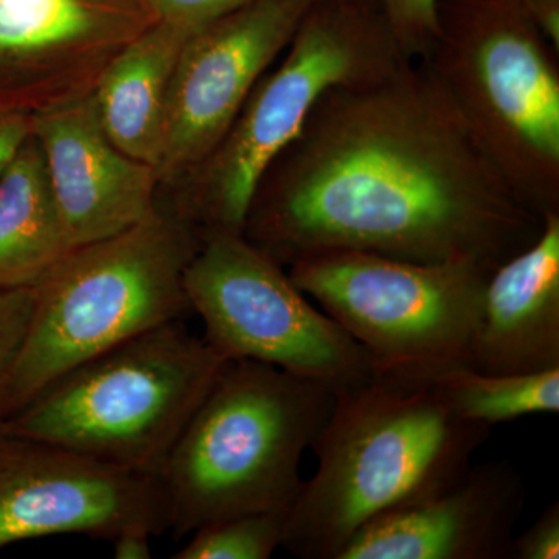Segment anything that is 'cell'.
I'll return each instance as SVG.
<instances>
[{"label":"cell","mask_w":559,"mask_h":559,"mask_svg":"<svg viewBox=\"0 0 559 559\" xmlns=\"http://www.w3.org/2000/svg\"><path fill=\"white\" fill-rule=\"evenodd\" d=\"M530 212L425 61L326 92L264 173L242 235L282 266L325 252L496 270L528 248Z\"/></svg>","instance_id":"6da1fadb"},{"label":"cell","mask_w":559,"mask_h":559,"mask_svg":"<svg viewBox=\"0 0 559 559\" xmlns=\"http://www.w3.org/2000/svg\"><path fill=\"white\" fill-rule=\"evenodd\" d=\"M489 433L429 390L373 374L340 390L311 447L318 471L301 481L282 547L301 559H337L370 521L454 485Z\"/></svg>","instance_id":"7a4b0ae2"},{"label":"cell","mask_w":559,"mask_h":559,"mask_svg":"<svg viewBox=\"0 0 559 559\" xmlns=\"http://www.w3.org/2000/svg\"><path fill=\"white\" fill-rule=\"evenodd\" d=\"M340 390L250 359H229L159 473L175 538L210 522L289 511L299 468Z\"/></svg>","instance_id":"3957f363"},{"label":"cell","mask_w":559,"mask_h":559,"mask_svg":"<svg viewBox=\"0 0 559 559\" xmlns=\"http://www.w3.org/2000/svg\"><path fill=\"white\" fill-rule=\"evenodd\" d=\"M202 229L156 204L130 229L70 250L36 289L31 330L0 378L9 417L108 349L190 314L183 275Z\"/></svg>","instance_id":"277c9868"},{"label":"cell","mask_w":559,"mask_h":559,"mask_svg":"<svg viewBox=\"0 0 559 559\" xmlns=\"http://www.w3.org/2000/svg\"><path fill=\"white\" fill-rule=\"evenodd\" d=\"M558 53L520 0H440L439 31L421 60L540 219L559 213Z\"/></svg>","instance_id":"5b68a950"},{"label":"cell","mask_w":559,"mask_h":559,"mask_svg":"<svg viewBox=\"0 0 559 559\" xmlns=\"http://www.w3.org/2000/svg\"><path fill=\"white\" fill-rule=\"evenodd\" d=\"M226 358L182 320L69 370L7 418V436L159 476Z\"/></svg>","instance_id":"8992f818"},{"label":"cell","mask_w":559,"mask_h":559,"mask_svg":"<svg viewBox=\"0 0 559 559\" xmlns=\"http://www.w3.org/2000/svg\"><path fill=\"white\" fill-rule=\"evenodd\" d=\"M407 60L371 0H316L278 60L257 81L207 160L183 183L179 210L201 229L241 231L261 178L320 98Z\"/></svg>","instance_id":"52a82bcc"},{"label":"cell","mask_w":559,"mask_h":559,"mask_svg":"<svg viewBox=\"0 0 559 559\" xmlns=\"http://www.w3.org/2000/svg\"><path fill=\"white\" fill-rule=\"evenodd\" d=\"M183 288L223 358L270 364L337 390L371 378L366 348L241 231L202 229Z\"/></svg>","instance_id":"ba28073f"},{"label":"cell","mask_w":559,"mask_h":559,"mask_svg":"<svg viewBox=\"0 0 559 559\" xmlns=\"http://www.w3.org/2000/svg\"><path fill=\"white\" fill-rule=\"evenodd\" d=\"M492 270L325 252L289 266L301 293L366 348L373 366L466 362Z\"/></svg>","instance_id":"9c48e42d"},{"label":"cell","mask_w":559,"mask_h":559,"mask_svg":"<svg viewBox=\"0 0 559 559\" xmlns=\"http://www.w3.org/2000/svg\"><path fill=\"white\" fill-rule=\"evenodd\" d=\"M170 530L159 476L117 468L47 441L0 439V550L57 535L112 540Z\"/></svg>","instance_id":"30bf717a"},{"label":"cell","mask_w":559,"mask_h":559,"mask_svg":"<svg viewBox=\"0 0 559 559\" xmlns=\"http://www.w3.org/2000/svg\"><path fill=\"white\" fill-rule=\"evenodd\" d=\"M314 2L252 0L187 39L156 167L160 186H183L207 160Z\"/></svg>","instance_id":"8fae6325"},{"label":"cell","mask_w":559,"mask_h":559,"mask_svg":"<svg viewBox=\"0 0 559 559\" xmlns=\"http://www.w3.org/2000/svg\"><path fill=\"white\" fill-rule=\"evenodd\" d=\"M156 22L151 0H0V106L32 114L91 94Z\"/></svg>","instance_id":"7c38bea8"},{"label":"cell","mask_w":559,"mask_h":559,"mask_svg":"<svg viewBox=\"0 0 559 559\" xmlns=\"http://www.w3.org/2000/svg\"><path fill=\"white\" fill-rule=\"evenodd\" d=\"M32 135L72 249L128 230L156 207V168L110 142L92 92L32 112Z\"/></svg>","instance_id":"4fadbf2b"},{"label":"cell","mask_w":559,"mask_h":559,"mask_svg":"<svg viewBox=\"0 0 559 559\" xmlns=\"http://www.w3.org/2000/svg\"><path fill=\"white\" fill-rule=\"evenodd\" d=\"M524 506L510 462L471 465L439 495L364 525L337 559H510Z\"/></svg>","instance_id":"5bb4252c"},{"label":"cell","mask_w":559,"mask_h":559,"mask_svg":"<svg viewBox=\"0 0 559 559\" xmlns=\"http://www.w3.org/2000/svg\"><path fill=\"white\" fill-rule=\"evenodd\" d=\"M465 364L492 374L559 369V213L489 274Z\"/></svg>","instance_id":"9a60e30c"},{"label":"cell","mask_w":559,"mask_h":559,"mask_svg":"<svg viewBox=\"0 0 559 559\" xmlns=\"http://www.w3.org/2000/svg\"><path fill=\"white\" fill-rule=\"evenodd\" d=\"M191 35L180 25L157 21L110 61L92 91L110 142L154 168L164 143L173 79Z\"/></svg>","instance_id":"2e32d148"},{"label":"cell","mask_w":559,"mask_h":559,"mask_svg":"<svg viewBox=\"0 0 559 559\" xmlns=\"http://www.w3.org/2000/svg\"><path fill=\"white\" fill-rule=\"evenodd\" d=\"M70 250L43 154L31 135L0 176V288H35Z\"/></svg>","instance_id":"e0dca14e"},{"label":"cell","mask_w":559,"mask_h":559,"mask_svg":"<svg viewBox=\"0 0 559 559\" xmlns=\"http://www.w3.org/2000/svg\"><path fill=\"white\" fill-rule=\"evenodd\" d=\"M371 373L389 384L429 390L460 418L489 429L528 415L559 412V369L492 374L465 362L432 360L373 366Z\"/></svg>","instance_id":"ac0fdd59"},{"label":"cell","mask_w":559,"mask_h":559,"mask_svg":"<svg viewBox=\"0 0 559 559\" xmlns=\"http://www.w3.org/2000/svg\"><path fill=\"white\" fill-rule=\"evenodd\" d=\"M288 511H259L210 522L191 533L176 559H270L285 538Z\"/></svg>","instance_id":"d6986e66"},{"label":"cell","mask_w":559,"mask_h":559,"mask_svg":"<svg viewBox=\"0 0 559 559\" xmlns=\"http://www.w3.org/2000/svg\"><path fill=\"white\" fill-rule=\"evenodd\" d=\"M401 53L411 61L428 57L439 31L440 0H371Z\"/></svg>","instance_id":"ffe728a7"},{"label":"cell","mask_w":559,"mask_h":559,"mask_svg":"<svg viewBox=\"0 0 559 559\" xmlns=\"http://www.w3.org/2000/svg\"><path fill=\"white\" fill-rule=\"evenodd\" d=\"M35 288H0V378L20 355L35 311Z\"/></svg>","instance_id":"44dd1931"},{"label":"cell","mask_w":559,"mask_h":559,"mask_svg":"<svg viewBox=\"0 0 559 559\" xmlns=\"http://www.w3.org/2000/svg\"><path fill=\"white\" fill-rule=\"evenodd\" d=\"M250 2L252 0H151V5L157 21L171 22L197 33Z\"/></svg>","instance_id":"7402d4cb"},{"label":"cell","mask_w":559,"mask_h":559,"mask_svg":"<svg viewBox=\"0 0 559 559\" xmlns=\"http://www.w3.org/2000/svg\"><path fill=\"white\" fill-rule=\"evenodd\" d=\"M559 558V502L550 503L538 520L514 535L510 559Z\"/></svg>","instance_id":"603a6c76"},{"label":"cell","mask_w":559,"mask_h":559,"mask_svg":"<svg viewBox=\"0 0 559 559\" xmlns=\"http://www.w3.org/2000/svg\"><path fill=\"white\" fill-rule=\"evenodd\" d=\"M31 135V112L0 106V176Z\"/></svg>","instance_id":"cb8c5ba5"},{"label":"cell","mask_w":559,"mask_h":559,"mask_svg":"<svg viewBox=\"0 0 559 559\" xmlns=\"http://www.w3.org/2000/svg\"><path fill=\"white\" fill-rule=\"evenodd\" d=\"M522 7L544 38L559 51V0H525Z\"/></svg>","instance_id":"d4e9b609"},{"label":"cell","mask_w":559,"mask_h":559,"mask_svg":"<svg viewBox=\"0 0 559 559\" xmlns=\"http://www.w3.org/2000/svg\"><path fill=\"white\" fill-rule=\"evenodd\" d=\"M151 533L143 530H128L120 533L110 543L114 547V557L117 559H150L153 557L151 550Z\"/></svg>","instance_id":"484cf974"},{"label":"cell","mask_w":559,"mask_h":559,"mask_svg":"<svg viewBox=\"0 0 559 559\" xmlns=\"http://www.w3.org/2000/svg\"><path fill=\"white\" fill-rule=\"evenodd\" d=\"M7 418H9V414H7L5 407H3L2 401H0V439L5 436Z\"/></svg>","instance_id":"4316f807"},{"label":"cell","mask_w":559,"mask_h":559,"mask_svg":"<svg viewBox=\"0 0 559 559\" xmlns=\"http://www.w3.org/2000/svg\"><path fill=\"white\" fill-rule=\"evenodd\" d=\"M520 2H521V3H524V2H525V0H520Z\"/></svg>","instance_id":"83f0119b"}]
</instances>
